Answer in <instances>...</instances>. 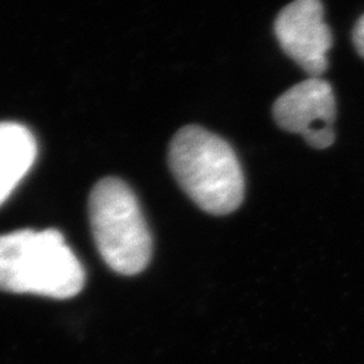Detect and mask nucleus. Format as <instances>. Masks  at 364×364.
<instances>
[{
    "instance_id": "1",
    "label": "nucleus",
    "mask_w": 364,
    "mask_h": 364,
    "mask_svg": "<svg viewBox=\"0 0 364 364\" xmlns=\"http://www.w3.org/2000/svg\"><path fill=\"white\" fill-rule=\"evenodd\" d=\"M85 270L57 230L0 235V290L54 299L77 296Z\"/></svg>"
},
{
    "instance_id": "2",
    "label": "nucleus",
    "mask_w": 364,
    "mask_h": 364,
    "mask_svg": "<svg viewBox=\"0 0 364 364\" xmlns=\"http://www.w3.org/2000/svg\"><path fill=\"white\" fill-rule=\"evenodd\" d=\"M169 166L182 191L210 215H228L242 205L243 170L232 147L216 134L183 127L170 144Z\"/></svg>"
},
{
    "instance_id": "3",
    "label": "nucleus",
    "mask_w": 364,
    "mask_h": 364,
    "mask_svg": "<svg viewBox=\"0 0 364 364\" xmlns=\"http://www.w3.org/2000/svg\"><path fill=\"white\" fill-rule=\"evenodd\" d=\"M88 212L95 245L108 267L122 275L142 273L151 260L153 237L130 186L115 177L100 180Z\"/></svg>"
},
{
    "instance_id": "4",
    "label": "nucleus",
    "mask_w": 364,
    "mask_h": 364,
    "mask_svg": "<svg viewBox=\"0 0 364 364\" xmlns=\"http://www.w3.org/2000/svg\"><path fill=\"white\" fill-rule=\"evenodd\" d=\"M273 115L282 130L302 135L314 149L335 142L336 102L331 84L323 78H308L289 88L275 100Z\"/></svg>"
},
{
    "instance_id": "5",
    "label": "nucleus",
    "mask_w": 364,
    "mask_h": 364,
    "mask_svg": "<svg viewBox=\"0 0 364 364\" xmlns=\"http://www.w3.org/2000/svg\"><path fill=\"white\" fill-rule=\"evenodd\" d=\"M274 28L282 50L311 77L326 72L332 33L321 0H293L278 14Z\"/></svg>"
},
{
    "instance_id": "6",
    "label": "nucleus",
    "mask_w": 364,
    "mask_h": 364,
    "mask_svg": "<svg viewBox=\"0 0 364 364\" xmlns=\"http://www.w3.org/2000/svg\"><path fill=\"white\" fill-rule=\"evenodd\" d=\"M37 158V142L25 126L0 123V205L25 178Z\"/></svg>"
},
{
    "instance_id": "7",
    "label": "nucleus",
    "mask_w": 364,
    "mask_h": 364,
    "mask_svg": "<svg viewBox=\"0 0 364 364\" xmlns=\"http://www.w3.org/2000/svg\"><path fill=\"white\" fill-rule=\"evenodd\" d=\"M353 43L358 53L364 58V15L359 18L353 28Z\"/></svg>"
}]
</instances>
